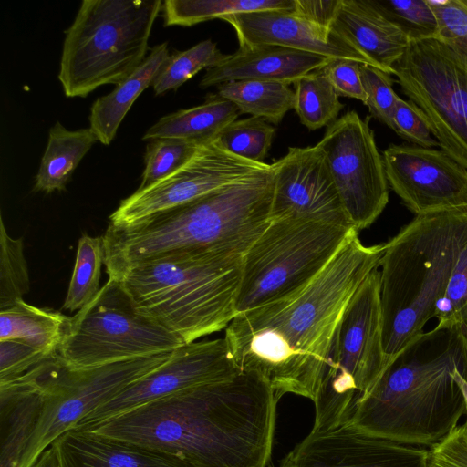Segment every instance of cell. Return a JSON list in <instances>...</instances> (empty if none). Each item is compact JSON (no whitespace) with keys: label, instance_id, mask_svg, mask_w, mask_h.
<instances>
[{"label":"cell","instance_id":"29","mask_svg":"<svg viewBox=\"0 0 467 467\" xmlns=\"http://www.w3.org/2000/svg\"><path fill=\"white\" fill-rule=\"evenodd\" d=\"M293 7L294 0H166L161 11L165 26H191L233 14Z\"/></svg>","mask_w":467,"mask_h":467},{"label":"cell","instance_id":"8","mask_svg":"<svg viewBox=\"0 0 467 467\" xmlns=\"http://www.w3.org/2000/svg\"><path fill=\"white\" fill-rule=\"evenodd\" d=\"M357 232L352 226L310 219L270 220L243 255L237 313L303 290Z\"/></svg>","mask_w":467,"mask_h":467},{"label":"cell","instance_id":"19","mask_svg":"<svg viewBox=\"0 0 467 467\" xmlns=\"http://www.w3.org/2000/svg\"><path fill=\"white\" fill-rule=\"evenodd\" d=\"M221 19L234 27L239 47L276 46L372 66L367 57L336 35L311 25L292 10L238 13Z\"/></svg>","mask_w":467,"mask_h":467},{"label":"cell","instance_id":"46","mask_svg":"<svg viewBox=\"0 0 467 467\" xmlns=\"http://www.w3.org/2000/svg\"><path fill=\"white\" fill-rule=\"evenodd\" d=\"M452 374L456 382L463 392L467 406V379L463 377L462 373L459 369H455Z\"/></svg>","mask_w":467,"mask_h":467},{"label":"cell","instance_id":"39","mask_svg":"<svg viewBox=\"0 0 467 467\" xmlns=\"http://www.w3.org/2000/svg\"><path fill=\"white\" fill-rule=\"evenodd\" d=\"M393 121L394 131L409 142L423 148L440 146L427 115L413 101L404 100L399 97L394 109Z\"/></svg>","mask_w":467,"mask_h":467},{"label":"cell","instance_id":"28","mask_svg":"<svg viewBox=\"0 0 467 467\" xmlns=\"http://www.w3.org/2000/svg\"><path fill=\"white\" fill-rule=\"evenodd\" d=\"M217 95L233 102L241 114L277 125L294 109L295 94L289 85L263 80H237L218 85Z\"/></svg>","mask_w":467,"mask_h":467},{"label":"cell","instance_id":"27","mask_svg":"<svg viewBox=\"0 0 467 467\" xmlns=\"http://www.w3.org/2000/svg\"><path fill=\"white\" fill-rule=\"evenodd\" d=\"M97 141L90 128L69 130L57 121L49 130L34 189L46 193L64 191L77 166Z\"/></svg>","mask_w":467,"mask_h":467},{"label":"cell","instance_id":"5","mask_svg":"<svg viewBox=\"0 0 467 467\" xmlns=\"http://www.w3.org/2000/svg\"><path fill=\"white\" fill-rule=\"evenodd\" d=\"M466 242L467 211H444L416 215L385 243L379 300L388 364L434 317Z\"/></svg>","mask_w":467,"mask_h":467},{"label":"cell","instance_id":"24","mask_svg":"<svg viewBox=\"0 0 467 467\" xmlns=\"http://www.w3.org/2000/svg\"><path fill=\"white\" fill-rule=\"evenodd\" d=\"M170 57L168 43L156 45L143 63L108 95L98 98L91 106L90 129L98 140L109 145L124 117L136 99L150 86L161 66Z\"/></svg>","mask_w":467,"mask_h":467},{"label":"cell","instance_id":"22","mask_svg":"<svg viewBox=\"0 0 467 467\" xmlns=\"http://www.w3.org/2000/svg\"><path fill=\"white\" fill-rule=\"evenodd\" d=\"M330 58L276 46L239 47L218 65L206 69L200 87L206 88L237 80L294 84L301 77L320 69Z\"/></svg>","mask_w":467,"mask_h":467},{"label":"cell","instance_id":"43","mask_svg":"<svg viewBox=\"0 0 467 467\" xmlns=\"http://www.w3.org/2000/svg\"><path fill=\"white\" fill-rule=\"evenodd\" d=\"M426 467H467V420L428 449Z\"/></svg>","mask_w":467,"mask_h":467},{"label":"cell","instance_id":"36","mask_svg":"<svg viewBox=\"0 0 467 467\" xmlns=\"http://www.w3.org/2000/svg\"><path fill=\"white\" fill-rule=\"evenodd\" d=\"M437 330L467 331V242L461 250L446 290L435 306Z\"/></svg>","mask_w":467,"mask_h":467},{"label":"cell","instance_id":"45","mask_svg":"<svg viewBox=\"0 0 467 467\" xmlns=\"http://www.w3.org/2000/svg\"><path fill=\"white\" fill-rule=\"evenodd\" d=\"M31 467H59L55 448L49 446Z\"/></svg>","mask_w":467,"mask_h":467},{"label":"cell","instance_id":"31","mask_svg":"<svg viewBox=\"0 0 467 467\" xmlns=\"http://www.w3.org/2000/svg\"><path fill=\"white\" fill-rule=\"evenodd\" d=\"M102 264L103 238L83 234L78 243L76 262L63 308L78 311L93 300L100 290Z\"/></svg>","mask_w":467,"mask_h":467},{"label":"cell","instance_id":"37","mask_svg":"<svg viewBox=\"0 0 467 467\" xmlns=\"http://www.w3.org/2000/svg\"><path fill=\"white\" fill-rule=\"evenodd\" d=\"M410 41L437 38L438 24L427 0H372Z\"/></svg>","mask_w":467,"mask_h":467},{"label":"cell","instance_id":"13","mask_svg":"<svg viewBox=\"0 0 467 467\" xmlns=\"http://www.w3.org/2000/svg\"><path fill=\"white\" fill-rule=\"evenodd\" d=\"M368 122L369 117L363 119L349 110L327 128L317 144L357 231L371 225L389 202L383 158Z\"/></svg>","mask_w":467,"mask_h":467},{"label":"cell","instance_id":"10","mask_svg":"<svg viewBox=\"0 0 467 467\" xmlns=\"http://www.w3.org/2000/svg\"><path fill=\"white\" fill-rule=\"evenodd\" d=\"M185 343L135 306L119 280L109 278L70 318L57 356L89 368L173 351Z\"/></svg>","mask_w":467,"mask_h":467},{"label":"cell","instance_id":"6","mask_svg":"<svg viewBox=\"0 0 467 467\" xmlns=\"http://www.w3.org/2000/svg\"><path fill=\"white\" fill-rule=\"evenodd\" d=\"M242 254H167L119 279L139 310L185 344L226 328L236 316Z\"/></svg>","mask_w":467,"mask_h":467},{"label":"cell","instance_id":"20","mask_svg":"<svg viewBox=\"0 0 467 467\" xmlns=\"http://www.w3.org/2000/svg\"><path fill=\"white\" fill-rule=\"evenodd\" d=\"M51 445L59 467H199L181 455L89 430L70 429Z\"/></svg>","mask_w":467,"mask_h":467},{"label":"cell","instance_id":"16","mask_svg":"<svg viewBox=\"0 0 467 467\" xmlns=\"http://www.w3.org/2000/svg\"><path fill=\"white\" fill-rule=\"evenodd\" d=\"M382 158L389 185L416 215L467 211V169L444 150L390 144Z\"/></svg>","mask_w":467,"mask_h":467},{"label":"cell","instance_id":"9","mask_svg":"<svg viewBox=\"0 0 467 467\" xmlns=\"http://www.w3.org/2000/svg\"><path fill=\"white\" fill-rule=\"evenodd\" d=\"M387 365L378 267L357 289L335 330L313 400L311 431H327L348 423Z\"/></svg>","mask_w":467,"mask_h":467},{"label":"cell","instance_id":"42","mask_svg":"<svg viewBox=\"0 0 467 467\" xmlns=\"http://www.w3.org/2000/svg\"><path fill=\"white\" fill-rule=\"evenodd\" d=\"M361 63L346 58H330L320 70L338 97L352 98L366 103L367 96L360 77Z\"/></svg>","mask_w":467,"mask_h":467},{"label":"cell","instance_id":"4","mask_svg":"<svg viewBox=\"0 0 467 467\" xmlns=\"http://www.w3.org/2000/svg\"><path fill=\"white\" fill-rule=\"evenodd\" d=\"M274 173L268 168L189 203L102 236L109 278L167 254L244 255L270 222Z\"/></svg>","mask_w":467,"mask_h":467},{"label":"cell","instance_id":"2","mask_svg":"<svg viewBox=\"0 0 467 467\" xmlns=\"http://www.w3.org/2000/svg\"><path fill=\"white\" fill-rule=\"evenodd\" d=\"M278 401L256 373L193 386L89 431L181 455L199 467H267Z\"/></svg>","mask_w":467,"mask_h":467},{"label":"cell","instance_id":"7","mask_svg":"<svg viewBox=\"0 0 467 467\" xmlns=\"http://www.w3.org/2000/svg\"><path fill=\"white\" fill-rule=\"evenodd\" d=\"M161 0H83L67 29L58 78L68 98L118 85L145 60Z\"/></svg>","mask_w":467,"mask_h":467},{"label":"cell","instance_id":"34","mask_svg":"<svg viewBox=\"0 0 467 467\" xmlns=\"http://www.w3.org/2000/svg\"><path fill=\"white\" fill-rule=\"evenodd\" d=\"M30 290L29 273L24 254L23 238L7 234L0 218V310L5 309Z\"/></svg>","mask_w":467,"mask_h":467},{"label":"cell","instance_id":"35","mask_svg":"<svg viewBox=\"0 0 467 467\" xmlns=\"http://www.w3.org/2000/svg\"><path fill=\"white\" fill-rule=\"evenodd\" d=\"M203 143L180 138H161L146 146L145 168L139 188L149 186L186 163Z\"/></svg>","mask_w":467,"mask_h":467},{"label":"cell","instance_id":"48","mask_svg":"<svg viewBox=\"0 0 467 467\" xmlns=\"http://www.w3.org/2000/svg\"><path fill=\"white\" fill-rule=\"evenodd\" d=\"M464 1H465V3L467 4V0H464Z\"/></svg>","mask_w":467,"mask_h":467},{"label":"cell","instance_id":"3","mask_svg":"<svg viewBox=\"0 0 467 467\" xmlns=\"http://www.w3.org/2000/svg\"><path fill=\"white\" fill-rule=\"evenodd\" d=\"M455 369L467 379V331L422 332L389 361L348 424L402 444L435 445L467 412Z\"/></svg>","mask_w":467,"mask_h":467},{"label":"cell","instance_id":"21","mask_svg":"<svg viewBox=\"0 0 467 467\" xmlns=\"http://www.w3.org/2000/svg\"><path fill=\"white\" fill-rule=\"evenodd\" d=\"M330 32L390 75L410 42L372 0H341Z\"/></svg>","mask_w":467,"mask_h":467},{"label":"cell","instance_id":"33","mask_svg":"<svg viewBox=\"0 0 467 467\" xmlns=\"http://www.w3.org/2000/svg\"><path fill=\"white\" fill-rule=\"evenodd\" d=\"M275 129L263 119L250 117L228 124L215 140L228 151L262 163L268 154Z\"/></svg>","mask_w":467,"mask_h":467},{"label":"cell","instance_id":"44","mask_svg":"<svg viewBox=\"0 0 467 467\" xmlns=\"http://www.w3.org/2000/svg\"><path fill=\"white\" fill-rule=\"evenodd\" d=\"M341 0H294L292 12L311 25L330 32Z\"/></svg>","mask_w":467,"mask_h":467},{"label":"cell","instance_id":"30","mask_svg":"<svg viewBox=\"0 0 467 467\" xmlns=\"http://www.w3.org/2000/svg\"><path fill=\"white\" fill-rule=\"evenodd\" d=\"M293 85L294 109L309 130L328 127L337 119L344 105L320 69L301 77Z\"/></svg>","mask_w":467,"mask_h":467},{"label":"cell","instance_id":"40","mask_svg":"<svg viewBox=\"0 0 467 467\" xmlns=\"http://www.w3.org/2000/svg\"><path fill=\"white\" fill-rule=\"evenodd\" d=\"M438 24V36L467 52V4L464 0H427Z\"/></svg>","mask_w":467,"mask_h":467},{"label":"cell","instance_id":"23","mask_svg":"<svg viewBox=\"0 0 467 467\" xmlns=\"http://www.w3.org/2000/svg\"><path fill=\"white\" fill-rule=\"evenodd\" d=\"M43 403L42 390L30 371L0 384V467H20Z\"/></svg>","mask_w":467,"mask_h":467},{"label":"cell","instance_id":"18","mask_svg":"<svg viewBox=\"0 0 467 467\" xmlns=\"http://www.w3.org/2000/svg\"><path fill=\"white\" fill-rule=\"evenodd\" d=\"M428 449L365 434L346 423L311 431L280 467H426Z\"/></svg>","mask_w":467,"mask_h":467},{"label":"cell","instance_id":"1","mask_svg":"<svg viewBox=\"0 0 467 467\" xmlns=\"http://www.w3.org/2000/svg\"><path fill=\"white\" fill-rule=\"evenodd\" d=\"M384 248L364 245L357 232L303 290L237 313L224 338L238 369L259 375L277 401L287 393L313 401L340 317Z\"/></svg>","mask_w":467,"mask_h":467},{"label":"cell","instance_id":"14","mask_svg":"<svg viewBox=\"0 0 467 467\" xmlns=\"http://www.w3.org/2000/svg\"><path fill=\"white\" fill-rule=\"evenodd\" d=\"M239 157L214 139L202 144L178 170L158 182L138 188L123 199L109 224L127 227L189 203L221 187L268 168Z\"/></svg>","mask_w":467,"mask_h":467},{"label":"cell","instance_id":"17","mask_svg":"<svg viewBox=\"0 0 467 467\" xmlns=\"http://www.w3.org/2000/svg\"><path fill=\"white\" fill-rule=\"evenodd\" d=\"M271 166L274 191L270 220L303 218L354 227L317 145L290 147Z\"/></svg>","mask_w":467,"mask_h":467},{"label":"cell","instance_id":"11","mask_svg":"<svg viewBox=\"0 0 467 467\" xmlns=\"http://www.w3.org/2000/svg\"><path fill=\"white\" fill-rule=\"evenodd\" d=\"M172 352L89 368L68 367L56 354L31 368L44 403L20 467H31L59 436L129 384L165 362Z\"/></svg>","mask_w":467,"mask_h":467},{"label":"cell","instance_id":"38","mask_svg":"<svg viewBox=\"0 0 467 467\" xmlns=\"http://www.w3.org/2000/svg\"><path fill=\"white\" fill-rule=\"evenodd\" d=\"M360 77L367 96L365 105L371 116L394 130L393 113L399 98L392 88L394 79L390 74L367 64H361Z\"/></svg>","mask_w":467,"mask_h":467},{"label":"cell","instance_id":"47","mask_svg":"<svg viewBox=\"0 0 467 467\" xmlns=\"http://www.w3.org/2000/svg\"><path fill=\"white\" fill-rule=\"evenodd\" d=\"M268 467H275V466H273V465L269 464V466H268Z\"/></svg>","mask_w":467,"mask_h":467},{"label":"cell","instance_id":"25","mask_svg":"<svg viewBox=\"0 0 467 467\" xmlns=\"http://www.w3.org/2000/svg\"><path fill=\"white\" fill-rule=\"evenodd\" d=\"M239 115L241 112L233 102L217 94H210L202 105L179 109L161 118L146 131L142 140L180 138L205 143L214 140Z\"/></svg>","mask_w":467,"mask_h":467},{"label":"cell","instance_id":"26","mask_svg":"<svg viewBox=\"0 0 467 467\" xmlns=\"http://www.w3.org/2000/svg\"><path fill=\"white\" fill-rule=\"evenodd\" d=\"M71 317L27 304L24 299L0 310V340H16L47 356L57 354Z\"/></svg>","mask_w":467,"mask_h":467},{"label":"cell","instance_id":"32","mask_svg":"<svg viewBox=\"0 0 467 467\" xmlns=\"http://www.w3.org/2000/svg\"><path fill=\"white\" fill-rule=\"evenodd\" d=\"M226 56L210 39L184 51L174 52L163 63L151 84L155 95L177 89L202 69L218 65Z\"/></svg>","mask_w":467,"mask_h":467},{"label":"cell","instance_id":"41","mask_svg":"<svg viewBox=\"0 0 467 467\" xmlns=\"http://www.w3.org/2000/svg\"><path fill=\"white\" fill-rule=\"evenodd\" d=\"M49 357L19 341L0 340V384L22 377Z\"/></svg>","mask_w":467,"mask_h":467},{"label":"cell","instance_id":"15","mask_svg":"<svg viewBox=\"0 0 467 467\" xmlns=\"http://www.w3.org/2000/svg\"><path fill=\"white\" fill-rule=\"evenodd\" d=\"M236 367L225 338L194 341L99 405L72 429L89 430L141 405L200 384L230 378Z\"/></svg>","mask_w":467,"mask_h":467},{"label":"cell","instance_id":"12","mask_svg":"<svg viewBox=\"0 0 467 467\" xmlns=\"http://www.w3.org/2000/svg\"><path fill=\"white\" fill-rule=\"evenodd\" d=\"M393 75L441 150L467 169V52L437 38L410 41Z\"/></svg>","mask_w":467,"mask_h":467}]
</instances>
